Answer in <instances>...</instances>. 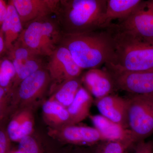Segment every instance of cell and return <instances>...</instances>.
Here are the masks:
<instances>
[{
  "label": "cell",
  "mask_w": 153,
  "mask_h": 153,
  "mask_svg": "<svg viewBox=\"0 0 153 153\" xmlns=\"http://www.w3.org/2000/svg\"><path fill=\"white\" fill-rule=\"evenodd\" d=\"M91 122L105 141L132 140L135 141L129 129L114 122L102 115H89Z\"/></svg>",
  "instance_id": "cell-14"
},
{
  "label": "cell",
  "mask_w": 153,
  "mask_h": 153,
  "mask_svg": "<svg viewBox=\"0 0 153 153\" xmlns=\"http://www.w3.org/2000/svg\"><path fill=\"white\" fill-rule=\"evenodd\" d=\"M108 27L112 33L115 45L114 65L127 71L153 70V44L117 30L113 24Z\"/></svg>",
  "instance_id": "cell-3"
},
{
  "label": "cell",
  "mask_w": 153,
  "mask_h": 153,
  "mask_svg": "<svg viewBox=\"0 0 153 153\" xmlns=\"http://www.w3.org/2000/svg\"><path fill=\"white\" fill-rule=\"evenodd\" d=\"M135 153H153V142L142 140L137 143Z\"/></svg>",
  "instance_id": "cell-26"
},
{
  "label": "cell",
  "mask_w": 153,
  "mask_h": 153,
  "mask_svg": "<svg viewBox=\"0 0 153 153\" xmlns=\"http://www.w3.org/2000/svg\"><path fill=\"white\" fill-rule=\"evenodd\" d=\"M6 99V89L0 87V116L2 114Z\"/></svg>",
  "instance_id": "cell-28"
},
{
  "label": "cell",
  "mask_w": 153,
  "mask_h": 153,
  "mask_svg": "<svg viewBox=\"0 0 153 153\" xmlns=\"http://www.w3.org/2000/svg\"><path fill=\"white\" fill-rule=\"evenodd\" d=\"M18 149L21 153H41L37 142L30 135L23 138L19 142Z\"/></svg>",
  "instance_id": "cell-24"
},
{
  "label": "cell",
  "mask_w": 153,
  "mask_h": 153,
  "mask_svg": "<svg viewBox=\"0 0 153 153\" xmlns=\"http://www.w3.org/2000/svg\"><path fill=\"white\" fill-rule=\"evenodd\" d=\"M4 49H5V46L4 37L2 33L0 30V55L2 53Z\"/></svg>",
  "instance_id": "cell-29"
},
{
  "label": "cell",
  "mask_w": 153,
  "mask_h": 153,
  "mask_svg": "<svg viewBox=\"0 0 153 153\" xmlns=\"http://www.w3.org/2000/svg\"><path fill=\"white\" fill-rule=\"evenodd\" d=\"M113 25L120 31L153 44V0L142 1L127 19Z\"/></svg>",
  "instance_id": "cell-6"
},
{
  "label": "cell",
  "mask_w": 153,
  "mask_h": 153,
  "mask_svg": "<svg viewBox=\"0 0 153 153\" xmlns=\"http://www.w3.org/2000/svg\"><path fill=\"white\" fill-rule=\"evenodd\" d=\"M67 124L52 129L51 134L65 143L79 145H92L104 141L99 132L86 126Z\"/></svg>",
  "instance_id": "cell-11"
},
{
  "label": "cell",
  "mask_w": 153,
  "mask_h": 153,
  "mask_svg": "<svg viewBox=\"0 0 153 153\" xmlns=\"http://www.w3.org/2000/svg\"><path fill=\"white\" fill-rule=\"evenodd\" d=\"M81 80L85 89L96 99L110 95L116 90L111 74L105 68L89 69L83 74Z\"/></svg>",
  "instance_id": "cell-12"
},
{
  "label": "cell",
  "mask_w": 153,
  "mask_h": 153,
  "mask_svg": "<svg viewBox=\"0 0 153 153\" xmlns=\"http://www.w3.org/2000/svg\"><path fill=\"white\" fill-rule=\"evenodd\" d=\"M79 77L69 79L57 85L55 92L49 99L54 100L67 108L74 100L76 93L82 86Z\"/></svg>",
  "instance_id": "cell-20"
},
{
  "label": "cell",
  "mask_w": 153,
  "mask_h": 153,
  "mask_svg": "<svg viewBox=\"0 0 153 153\" xmlns=\"http://www.w3.org/2000/svg\"><path fill=\"white\" fill-rule=\"evenodd\" d=\"M60 45L68 49L81 69L115 63V45L109 28L79 34H64Z\"/></svg>",
  "instance_id": "cell-1"
},
{
  "label": "cell",
  "mask_w": 153,
  "mask_h": 153,
  "mask_svg": "<svg viewBox=\"0 0 153 153\" xmlns=\"http://www.w3.org/2000/svg\"><path fill=\"white\" fill-rule=\"evenodd\" d=\"M23 28L16 10L12 3L9 2L7 16L0 30L4 36L5 49L10 50L16 44Z\"/></svg>",
  "instance_id": "cell-17"
},
{
  "label": "cell",
  "mask_w": 153,
  "mask_h": 153,
  "mask_svg": "<svg viewBox=\"0 0 153 153\" xmlns=\"http://www.w3.org/2000/svg\"><path fill=\"white\" fill-rule=\"evenodd\" d=\"M10 140L7 132L0 130V153H10Z\"/></svg>",
  "instance_id": "cell-25"
},
{
  "label": "cell",
  "mask_w": 153,
  "mask_h": 153,
  "mask_svg": "<svg viewBox=\"0 0 153 153\" xmlns=\"http://www.w3.org/2000/svg\"><path fill=\"white\" fill-rule=\"evenodd\" d=\"M93 102L92 95L85 88L81 86L74 100L67 108L69 115L68 124H77L89 117Z\"/></svg>",
  "instance_id": "cell-18"
},
{
  "label": "cell",
  "mask_w": 153,
  "mask_h": 153,
  "mask_svg": "<svg viewBox=\"0 0 153 153\" xmlns=\"http://www.w3.org/2000/svg\"><path fill=\"white\" fill-rule=\"evenodd\" d=\"M95 104L102 115L128 129L127 98L111 94L96 99Z\"/></svg>",
  "instance_id": "cell-13"
},
{
  "label": "cell",
  "mask_w": 153,
  "mask_h": 153,
  "mask_svg": "<svg viewBox=\"0 0 153 153\" xmlns=\"http://www.w3.org/2000/svg\"><path fill=\"white\" fill-rule=\"evenodd\" d=\"M100 146L96 153H127V150L134 143L132 140L105 141Z\"/></svg>",
  "instance_id": "cell-22"
},
{
  "label": "cell",
  "mask_w": 153,
  "mask_h": 153,
  "mask_svg": "<svg viewBox=\"0 0 153 153\" xmlns=\"http://www.w3.org/2000/svg\"><path fill=\"white\" fill-rule=\"evenodd\" d=\"M107 0H62L57 13L64 34H79L101 29Z\"/></svg>",
  "instance_id": "cell-2"
},
{
  "label": "cell",
  "mask_w": 153,
  "mask_h": 153,
  "mask_svg": "<svg viewBox=\"0 0 153 153\" xmlns=\"http://www.w3.org/2000/svg\"><path fill=\"white\" fill-rule=\"evenodd\" d=\"M19 14L23 25L57 13L59 0H13L10 1Z\"/></svg>",
  "instance_id": "cell-10"
},
{
  "label": "cell",
  "mask_w": 153,
  "mask_h": 153,
  "mask_svg": "<svg viewBox=\"0 0 153 153\" xmlns=\"http://www.w3.org/2000/svg\"><path fill=\"white\" fill-rule=\"evenodd\" d=\"M10 153H21L20 152H19L18 149L16 150H15L14 151H13V152H11Z\"/></svg>",
  "instance_id": "cell-30"
},
{
  "label": "cell",
  "mask_w": 153,
  "mask_h": 153,
  "mask_svg": "<svg viewBox=\"0 0 153 153\" xmlns=\"http://www.w3.org/2000/svg\"><path fill=\"white\" fill-rule=\"evenodd\" d=\"M34 126V117L32 111L28 108H24L10 122L7 134L11 140L19 142L23 138L30 135Z\"/></svg>",
  "instance_id": "cell-16"
},
{
  "label": "cell",
  "mask_w": 153,
  "mask_h": 153,
  "mask_svg": "<svg viewBox=\"0 0 153 153\" xmlns=\"http://www.w3.org/2000/svg\"><path fill=\"white\" fill-rule=\"evenodd\" d=\"M23 28L17 42L39 56H50L60 44L63 32L60 25L49 17L30 22Z\"/></svg>",
  "instance_id": "cell-4"
},
{
  "label": "cell",
  "mask_w": 153,
  "mask_h": 153,
  "mask_svg": "<svg viewBox=\"0 0 153 153\" xmlns=\"http://www.w3.org/2000/svg\"><path fill=\"white\" fill-rule=\"evenodd\" d=\"M51 78L48 71L42 68L20 82L17 86L18 101L27 107L41 98L47 91Z\"/></svg>",
  "instance_id": "cell-9"
},
{
  "label": "cell",
  "mask_w": 153,
  "mask_h": 153,
  "mask_svg": "<svg viewBox=\"0 0 153 153\" xmlns=\"http://www.w3.org/2000/svg\"><path fill=\"white\" fill-rule=\"evenodd\" d=\"M42 112L45 122L52 128L68 124L69 115L67 108L51 100L45 102L42 105Z\"/></svg>",
  "instance_id": "cell-19"
},
{
  "label": "cell",
  "mask_w": 153,
  "mask_h": 153,
  "mask_svg": "<svg viewBox=\"0 0 153 153\" xmlns=\"http://www.w3.org/2000/svg\"><path fill=\"white\" fill-rule=\"evenodd\" d=\"M49 57L47 70L51 80L57 85L66 80L78 78L81 74L82 69L64 46L59 45Z\"/></svg>",
  "instance_id": "cell-8"
},
{
  "label": "cell",
  "mask_w": 153,
  "mask_h": 153,
  "mask_svg": "<svg viewBox=\"0 0 153 153\" xmlns=\"http://www.w3.org/2000/svg\"><path fill=\"white\" fill-rule=\"evenodd\" d=\"M105 66L112 76L116 90L132 94L153 95V70L127 71L111 63H105Z\"/></svg>",
  "instance_id": "cell-7"
},
{
  "label": "cell",
  "mask_w": 153,
  "mask_h": 153,
  "mask_svg": "<svg viewBox=\"0 0 153 153\" xmlns=\"http://www.w3.org/2000/svg\"><path fill=\"white\" fill-rule=\"evenodd\" d=\"M8 4L2 0H0V26L5 19L7 12Z\"/></svg>",
  "instance_id": "cell-27"
},
{
  "label": "cell",
  "mask_w": 153,
  "mask_h": 153,
  "mask_svg": "<svg viewBox=\"0 0 153 153\" xmlns=\"http://www.w3.org/2000/svg\"><path fill=\"white\" fill-rule=\"evenodd\" d=\"M142 0H107L106 9L102 19L101 29L108 27L114 19L119 22L127 19L132 14Z\"/></svg>",
  "instance_id": "cell-15"
},
{
  "label": "cell",
  "mask_w": 153,
  "mask_h": 153,
  "mask_svg": "<svg viewBox=\"0 0 153 153\" xmlns=\"http://www.w3.org/2000/svg\"><path fill=\"white\" fill-rule=\"evenodd\" d=\"M38 57L29 59L16 71V76L13 81V86L16 87L26 78L43 68L42 63Z\"/></svg>",
  "instance_id": "cell-21"
},
{
  "label": "cell",
  "mask_w": 153,
  "mask_h": 153,
  "mask_svg": "<svg viewBox=\"0 0 153 153\" xmlns=\"http://www.w3.org/2000/svg\"><path fill=\"white\" fill-rule=\"evenodd\" d=\"M16 74V70L10 60H0V87L5 89L8 87L13 82Z\"/></svg>",
  "instance_id": "cell-23"
},
{
  "label": "cell",
  "mask_w": 153,
  "mask_h": 153,
  "mask_svg": "<svg viewBox=\"0 0 153 153\" xmlns=\"http://www.w3.org/2000/svg\"><path fill=\"white\" fill-rule=\"evenodd\" d=\"M127 100L128 129L137 143L153 134V95L131 94Z\"/></svg>",
  "instance_id": "cell-5"
}]
</instances>
